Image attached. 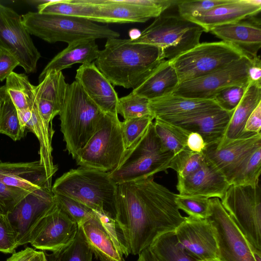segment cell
I'll return each mask as SVG.
<instances>
[{"label": "cell", "mask_w": 261, "mask_h": 261, "mask_svg": "<svg viewBox=\"0 0 261 261\" xmlns=\"http://www.w3.org/2000/svg\"><path fill=\"white\" fill-rule=\"evenodd\" d=\"M138 255L137 261H158L149 247L142 251Z\"/></svg>", "instance_id": "54"}, {"label": "cell", "mask_w": 261, "mask_h": 261, "mask_svg": "<svg viewBox=\"0 0 261 261\" xmlns=\"http://www.w3.org/2000/svg\"><path fill=\"white\" fill-rule=\"evenodd\" d=\"M149 100L131 92L128 95L119 98L117 113L124 120L152 116L149 108Z\"/></svg>", "instance_id": "39"}, {"label": "cell", "mask_w": 261, "mask_h": 261, "mask_svg": "<svg viewBox=\"0 0 261 261\" xmlns=\"http://www.w3.org/2000/svg\"><path fill=\"white\" fill-rule=\"evenodd\" d=\"M0 134L8 136L14 141L20 140L24 136L17 110L6 90L0 113Z\"/></svg>", "instance_id": "37"}, {"label": "cell", "mask_w": 261, "mask_h": 261, "mask_svg": "<svg viewBox=\"0 0 261 261\" xmlns=\"http://www.w3.org/2000/svg\"><path fill=\"white\" fill-rule=\"evenodd\" d=\"M51 191L115 219L117 185L109 172L80 166L56 179Z\"/></svg>", "instance_id": "3"}, {"label": "cell", "mask_w": 261, "mask_h": 261, "mask_svg": "<svg viewBox=\"0 0 261 261\" xmlns=\"http://www.w3.org/2000/svg\"><path fill=\"white\" fill-rule=\"evenodd\" d=\"M149 248L158 261H197L184 250L174 231L160 235Z\"/></svg>", "instance_id": "33"}, {"label": "cell", "mask_w": 261, "mask_h": 261, "mask_svg": "<svg viewBox=\"0 0 261 261\" xmlns=\"http://www.w3.org/2000/svg\"><path fill=\"white\" fill-rule=\"evenodd\" d=\"M205 160V157L202 152H194L186 147L173 156L169 168L177 172V178H182L196 171Z\"/></svg>", "instance_id": "38"}, {"label": "cell", "mask_w": 261, "mask_h": 261, "mask_svg": "<svg viewBox=\"0 0 261 261\" xmlns=\"http://www.w3.org/2000/svg\"><path fill=\"white\" fill-rule=\"evenodd\" d=\"M35 249L27 247L18 252H14L6 261H30L35 254Z\"/></svg>", "instance_id": "53"}, {"label": "cell", "mask_w": 261, "mask_h": 261, "mask_svg": "<svg viewBox=\"0 0 261 261\" xmlns=\"http://www.w3.org/2000/svg\"><path fill=\"white\" fill-rule=\"evenodd\" d=\"M244 55L240 50L222 41L204 42L199 43L171 62L181 83L215 72Z\"/></svg>", "instance_id": "9"}, {"label": "cell", "mask_w": 261, "mask_h": 261, "mask_svg": "<svg viewBox=\"0 0 261 261\" xmlns=\"http://www.w3.org/2000/svg\"><path fill=\"white\" fill-rule=\"evenodd\" d=\"M230 185L225 177L205 158L196 171L185 178H177L176 189L180 195L221 199Z\"/></svg>", "instance_id": "19"}, {"label": "cell", "mask_w": 261, "mask_h": 261, "mask_svg": "<svg viewBox=\"0 0 261 261\" xmlns=\"http://www.w3.org/2000/svg\"><path fill=\"white\" fill-rule=\"evenodd\" d=\"M261 10L260 1L230 0L201 15L188 20L200 26L205 32L214 28L256 16Z\"/></svg>", "instance_id": "25"}, {"label": "cell", "mask_w": 261, "mask_h": 261, "mask_svg": "<svg viewBox=\"0 0 261 261\" xmlns=\"http://www.w3.org/2000/svg\"><path fill=\"white\" fill-rule=\"evenodd\" d=\"M206 219L210 222L217 242L218 258L221 261H256L261 254L249 243L218 198L209 199Z\"/></svg>", "instance_id": "11"}, {"label": "cell", "mask_w": 261, "mask_h": 261, "mask_svg": "<svg viewBox=\"0 0 261 261\" xmlns=\"http://www.w3.org/2000/svg\"><path fill=\"white\" fill-rule=\"evenodd\" d=\"M248 85H234L225 87L216 94L214 100L221 109L233 112L242 99Z\"/></svg>", "instance_id": "44"}, {"label": "cell", "mask_w": 261, "mask_h": 261, "mask_svg": "<svg viewBox=\"0 0 261 261\" xmlns=\"http://www.w3.org/2000/svg\"><path fill=\"white\" fill-rule=\"evenodd\" d=\"M176 196L153 176L117 185L115 220L129 254L138 255L185 220Z\"/></svg>", "instance_id": "1"}, {"label": "cell", "mask_w": 261, "mask_h": 261, "mask_svg": "<svg viewBox=\"0 0 261 261\" xmlns=\"http://www.w3.org/2000/svg\"><path fill=\"white\" fill-rule=\"evenodd\" d=\"M118 114L105 113L96 130L79 151L80 166L110 172L119 165L126 149Z\"/></svg>", "instance_id": "8"}, {"label": "cell", "mask_w": 261, "mask_h": 261, "mask_svg": "<svg viewBox=\"0 0 261 261\" xmlns=\"http://www.w3.org/2000/svg\"><path fill=\"white\" fill-rule=\"evenodd\" d=\"M38 12L43 14L75 17L89 20L90 7L80 0H49L37 7Z\"/></svg>", "instance_id": "36"}, {"label": "cell", "mask_w": 261, "mask_h": 261, "mask_svg": "<svg viewBox=\"0 0 261 261\" xmlns=\"http://www.w3.org/2000/svg\"><path fill=\"white\" fill-rule=\"evenodd\" d=\"M261 102L255 108L249 116L245 126L246 132L253 135L260 133Z\"/></svg>", "instance_id": "50"}, {"label": "cell", "mask_w": 261, "mask_h": 261, "mask_svg": "<svg viewBox=\"0 0 261 261\" xmlns=\"http://www.w3.org/2000/svg\"><path fill=\"white\" fill-rule=\"evenodd\" d=\"M17 111L22 131L25 133L27 129L38 139L39 161L53 176L58 170V166L54 164L52 155L51 141L54 134L53 127L47 126L44 122L38 111L36 100L30 109Z\"/></svg>", "instance_id": "27"}, {"label": "cell", "mask_w": 261, "mask_h": 261, "mask_svg": "<svg viewBox=\"0 0 261 261\" xmlns=\"http://www.w3.org/2000/svg\"><path fill=\"white\" fill-rule=\"evenodd\" d=\"M78 228L77 223L56 203L35 226L29 243L36 249L57 252L73 241Z\"/></svg>", "instance_id": "15"}, {"label": "cell", "mask_w": 261, "mask_h": 261, "mask_svg": "<svg viewBox=\"0 0 261 261\" xmlns=\"http://www.w3.org/2000/svg\"><path fill=\"white\" fill-rule=\"evenodd\" d=\"M46 257V261H60L57 252H51V253H47L45 252Z\"/></svg>", "instance_id": "56"}, {"label": "cell", "mask_w": 261, "mask_h": 261, "mask_svg": "<svg viewBox=\"0 0 261 261\" xmlns=\"http://www.w3.org/2000/svg\"><path fill=\"white\" fill-rule=\"evenodd\" d=\"M104 114L77 82L68 84L59 115L66 149L73 159L98 128Z\"/></svg>", "instance_id": "4"}, {"label": "cell", "mask_w": 261, "mask_h": 261, "mask_svg": "<svg viewBox=\"0 0 261 261\" xmlns=\"http://www.w3.org/2000/svg\"><path fill=\"white\" fill-rule=\"evenodd\" d=\"M233 112L217 108L163 121L190 133L199 134L202 137L206 146L218 143L222 139Z\"/></svg>", "instance_id": "21"}, {"label": "cell", "mask_w": 261, "mask_h": 261, "mask_svg": "<svg viewBox=\"0 0 261 261\" xmlns=\"http://www.w3.org/2000/svg\"><path fill=\"white\" fill-rule=\"evenodd\" d=\"M49 0H31L26 1L30 5H32L37 7L40 5L48 3Z\"/></svg>", "instance_id": "57"}, {"label": "cell", "mask_w": 261, "mask_h": 261, "mask_svg": "<svg viewBox=\"0 0 261 261\" xmlns=\"http://www.w3.org/2000/svg\"><path fill=\"white\" fill-rule=\"evenodd\" d=\"M252 59L244 55L215 72L180 83L173 94L191 98L214 99L216 94L225 87L248 84L247 70Z\"/></svg>", "instance_id": "13"}, {"label": "cell", "mask_w": 261, "mask_h": 261, "mask_svg": "<svg viewBox=\"0 0 261 261\" xmlns=\"http://www.w3.org/2000/svg\"><path fill=\"white\" fill-rule=\"evenodd\" d=\"M6 91L17 110L30 109L36 97L34 85L28 76L22 73L12 72L6 79Z\"/></svg>", "instance_id": "31"}, {"label": "cell", "mask_w": 261, "mask_h": 261, "mask_svg": "<svg viewBox=\"0 0 261 261\" xmlns=\"http://www.w3.org/2000/svg\"><path fill=\"white\" fill-rule=\"evenodd\" d=\"M38 111L46 124L52 127V121L55 116L59 114L60 108L53 103L42 99H36Z\"/></svg>", "instance_id": "48"}, {"label": "cell", "mask_w": 261, "mask_h": 261, "mask_svg": "<svg viewBox=\"0 0 261 261\" xmlns=\"http://www.w3.org/2000/svg\"><path fill=\"white\" fill-rule=\"evenodd\" d=\"M260 171L261 146H259L240 164L230 181V185L254 186L259 183Z\"/></svg>", "instance_id": "35"}, {"label": "cell", "mask_w": 261, "mask_h": 261, "mask_svg": "<svg viewBox=\"0 0 261 261\" xmlns=\"http://www.w3.org/2000/svg\"><path fill=\"white\" fill-rule=\"evenodd\" d=\"M21 18L30 35L49 43L64 42L69 44L80 40L108 39L120 36L108 25L75 17L29 12Z\"/></svg>", "instance_id": "5"}, {"label": "cell", "mask_w": 261, "mask_h": 261, "mask_svg": "<svg viewBox=\"0 0 261 261\" xmlns=\"http://www.w3.org/2000/svg\"><path fill=\"white\" fill-rule=\"evenodd\" d=\"M153 124L164 151H170L175 155L187 147L190 132L159 119H155Z\"/></svg>", "instance_id": "34"}, {"label": "cell", "mask_w": 261, "mask_h": 261, "mask_svg": "<svg viewBox=\"0 0 261 261\" xmlns=\"http://www.w3.org/2000/svg\"><path fill=\"white\" fill-rule=\"evenodd\" d=\"M57 252L60 261H92L93 252L81 226L73 241Z\"/></svg>", "instance_id": "40"}, {"label": "cell", "mask_w": 261, "mask_h": 261, "mask_svg": "<svg viewBox=\"0 0 261 261\" xmlns=\"http://www.w3.org/2000/svg\"><path fill=\"white\" fill-rule=\"evenodd\" d=\"M149 108L154 119L167 120L220 108L214 99H200L171 94L149 100Z\"/></svg>", "instance_id": "26"}, {"label": "cell", "mask_w": 261, "mask_h": 261, "mask_svg": "<svg viewBox=\"0 0 261 261\" xmlns=\"http://www.w3.org/2000/svg\"><path fill=\"white\" fill-rule=\"evenodd\" d=\"M30 192L8 186L0 181V213L7 216Z\"/></svg>", "instance_id": "46"}, {"label": "cell", "mask_w": 261, "mask_h": 261, "mask_svg": "<svg viewBox=\"0 0 261 261\" xmlns=\"http://www.w3.org/2000/svg\"><path fill=\"white\" fill-rule=\"evenodd\" d=\"M221 204L250 245L261 252V190L259 182L230 185Z\"/></svg>", "instance_id": "10"}, {"label": "cell", "mask_w": 261, "mask_h": 261, "mask_svg": "<svg viewBox=\"0 0 261 261\" xmlns=\"http://www.w3.org/2000/svg\"><path fill=\"white\" fill-rule=\"evenodd\" d=\"M179 83L171 61L164 60L132 92L151 100L173 94Z\"/></svg>", "instance_id": "29"}, {"label": "cell", "mask_w": 261, "mask_h": 261, "mask_svg": "<svg viewBox=\"0 0 261 261\" xmlns=\"http://www.w3.org/2000/svg\"><path fill=\"white\" fill-rule=\"evenodd\" d=\"M68 84L62 71H49L37 86H34L35 97L50 101L61 109Z\"/></svg>", "instance_id": "32"}, {"label": "cell", "mask_w": 261, "mask_h": 261, "mask_svg": "<svg viewBox=\"0 0 261 261\" xmlns=\"http://www.w3.org/2000/svg\"><path fill=\"white\" fill-rule=\"evenodd\" d=\"M17 247L14 232L7 216L0 213V252L13 254Z\"/></svg>", "instance_id": "47"}, {"label": "cell", "mask_w": 261, "mask_h": 261, "mask_svg": "<svg viewBox=\"0 0 261 261\" xmlns=\"http://www.w3.org/2000/svg\"><path fill=\"white\" fill-rule=\"evenodd\" d=\"M187 147L192 151L202 152L205 147V144L200 135L191 132L188 137Z\"/></svg>", "instance_id": "52"}, {"label": "cell", "mask_w": 261, "mask_h": 261, "mask_svg": "<svg viewBox=\"0 0 261 261\" xmlns=\"http://www.w3.org/2000/svg\"><path fill=\"white\" fill-rule=\"evenodd\" d=\"M164 60L156 46L117 38L107 39L94 63L113 86L133 90Z\"/></svg>", "instance_id": "2"}, {"label": "cell", "mask_w": 261, "mask_h": 261, "mask_svg": "<svg viewBox=\"0 0 261 261\" xmlns=\"http://www.w3.org/2000/svg\"><path fill=\"white\" fill-rule=\"evenodd\" d=\"M153 119L152 116H146L121 121L122 135L126 150L143 134Z\"/></svg>", "instance_id": "42"}, {"label": "cell", "mask_w": 261, "mask_h": 261, "mask_svg": "<svg viewBox=\"0 0 261 261\" xmlns=\"http://www.w3.org/2000/svg\"><path fill=\"white\" fill-rule=\"evenodd\" d=\"M80 226L93 254L100 261H125L124 255L129 254L114 218L94 211L93 216Z\"/></svg>", "instance_id": "14"}, {"label": "cell", "mask_w": 261, "mask_h": 261, "mask_svg": "<svg viewBox=\"0 0 261 261\" xmlns=\"http://www.w3.org/2000/svg\"><path fill=\"white\" fill-rule=\"evenodd\" d=\"M230 0L179 1L177 4L179 15L189 19L205 13Z\"/></svg>", "instance_id": "45"}, {"label": "cell", "mask_w": 261, "mask_h": 261, "mask_svg": "<svg viewBox=\"0 0 261 261\" xmlns=\"http://www.w3.org/2000/svg\"><path fill=\"white\" fill-rule=\"evenodd\" d=\"M56 204L51 190L38 189L30 192L15 205L7 217L17 247L29 243L35 226Z\"/></svg>", "instance_id": "16"}, {"label": "cell", "mask_w": 261, "mask_h": 261, "mask_svg": "<svg viewBox=\"0 0 261 261\" xmlns=\"http://www.w3.org/2000/svg\"><path fill=\"white\" fill-rule=\"evenodd\" d=\"M0 47L11 54L27 73L36 72L41 54L24 28L21 16L1 3Z\"/></svg>", "instance_id": "12"}, {"label": "cell", "mask_w": 261, "mask_h": 261, "mask_svg": "<svg viewBox=\"0 0 261 261\" xmlns=\"http://www.w3.org/2000/svg\"><path fill=\"white\" fill-rule=\"evenodd\" d=\"M203 32L200 26L180 15L162 13L129 40L156 46L161 49L164 59L171 61L200 43Z\"/></svg>", "instance_id": "7"}, {"label": "cell", "mask_w": 261, "mask_h": 261, "mask_svg": "<svg viewBox=\"0 0 261 261\" xmlns=\"http://www.w3.org/2000/svg\"><path fill=\"white\" fill-rule=\"evenodd\" d=\"M30 261H46L45 252L44 251H37Z\"/></svg>", "instance_id": "55"}, {"label": "cell", "mask_w": 261, "mask_h": 261, "mask_svg": "<svg viewBox=\"0 0 261 261\" xmlns=\"http://www.w3.org/2000/svg\"><path fill=\"white\" fill-rule=\"evenodd\" d=\"M174 232L184 250L197 261L218 258L217 242L206 219L185 217Z\"/></svg>", "instance_id": "17"}, {"label": "cell", "mask_w": 261, "mask_h": 261, "mask_svg": "<svg viewBox=\"0 0 261 261\" xmlns=\"http://www.w3.org/2000/svg\"><path fill=\"white\" fill-rule=\"evenodd\" d=\"M91 6L90 20L104 23L145 22L164 11L135 5L132 0H81Z\"/></svg>", "instance_id": "18"}, {"label": "cell", "mask_w": 261, "mask_h": 261, "mask_svg": "<svg viewBox=\"0 0 261 261\" xmlns=\"http://www.w3.org/2000/svg\"><path fill=\"white\" fill-rule=\"evenodd\" d=\"M52 176L39 161L10 163L0 160V181L29 192L38 189L51 190Z\"/></svg>", "instance_id": "22"}, {"label": "cell", "mask_w": 261, "mask_h": 261, "mask_svg": "<svg viewBox=\"0 0 261 261\" xmlns=\"http://www.w3.org/2000/svg\"><path fill=\"white\" fill-rule=\"evenodd\" d=\"M19 66L18 60L9 51L0 47V82H3Z\"/></svg>", "instance_id": "49"}, {"label": "cell", "mask_w": 261, "mask_h": 261, "mask_svg": "<svg viewBox=\"0 0 261 261\" xmlns=\"http://www.w3.org/2000/svg\"><path fill=\"white\" fill-rule=\"evenodd\" d=\"M174 154L162 149L153 122L128 148L119 165L109 172L116 185L146 178L161 171L167 172Z\"/></svg>", "instance_id": "6"}, {"label": "cell", "mask_w": 261, "mask_h": 261, "mask_svg": "<svg viewBox=\"0 0 261 261\" xmlns=\"http://www.w3.org/2000/svg\"><path fill=\"white\" fill-rule=\"evenodd\" d=\"M75 79L89 98L103 113L117 114V93L94 62L82 64L76 70Z\"/></svg>", "instance_id": "20"}, {"label": "cell", "mask_w": 261, "mask_h": 261, "mask_svg": "<svg viewBox=\"0 0 261 261\" xmlns=\"http://www.w3.org/2000/svg\"><path fill=\"white\" fill-rule=\"evenodd\" d=\"M95 41L92 39H84L68 44L46 65L39 76V82L49 71H62L75 63L84 64L95 61L100 50Z\"/></svg>", "instance_id": "30"}, {"label": "cell", "mask_w": 261, "mask_h": 261, "mask_svg": "<svg viewBox=\"0 0 261 261\" xmlns=\"http://www.w3.org/2000/svg\"><path fill=\"white\" fill-rule=\"evenodd\" d=\"M5 92V86L0 87V113L3 101L4 94Z\"/></svg>", "instance_id": "58"}, {"label": "cell", "mask_w": 261, "mask_h": 261, "mask_svg": "<svg viewBox=\"0 0 261 261\" xmlns=\"http://www.w3.org/2000/svg\"><path fill=\"white\" fill-rule=\"evenodd\" d=\"M210 32L240 50L251 58L257 56L261 47L259 20L255 16L213 28Z\"/></svg>", "instance_id": "24"}, {"label": "cell", "mask_w": 261, "mask_h": 261, "mask_svg": "<svg viewBox=\"0 0 261 261\" xmlns=\"http://www.w3.org/2000/svg\"><path fill=\"white\" fill-rule=\"evenodd\" d=\"M54 194L57 204L77 223L78 226L93 216L94 211L86 205L68 197Z\"/></svg>", "instance_id": "41"}, {"label": "cell", "mask_w": 261, "mask_h": 261, "mask_svg": "<svg viewBox=\"0 0 261 261\" xmlns=\"http://www.w3.org/2000/svg\"><path fill=\"white\" fill-rule=\"evenodd\" d=\"M260 102L261 84L249 82L242 99L232 113L222 139L217 143V147L224 146L235 140L257 135L246 132L244 128L249 116Z\"/></svg>", "instance_id": "28"}, {"label": "cell", "mask_w": 261, "mask_h": 261, "mask_svg": "<svg viewBox=\"0 0 261 261\" xmlns=\"http://www.w3.org/2000/svg\"><path fill=\"white\" fill-rule=\"evenodd\" d=\"M261 146V134L247 139H238L217 147V143L205 146L202 152L229 183L234 173L246 157Z\"/></svg>", "instance_id": "23"}, {"label": "cell", "mask_w": 261, "mask_h": 261, "mask_svg": "<svg viewBox=\"0 0 261 261\" xmlns=\"http://www.w3.org/2000/svg\"><path fill=\"white\" fill-rule=\"evenodd\" d=\"M197 261H221V260H220L218 258H215V259L207 260H197Z\"/></svg>", "instance_id": "59"}, {"label": "cell", "mask_w": 261, "mask_h": 261, "mask_svg": "<svg viewBox=\"0 0 261 261\" xmlns=\"http://www.w3.org/2000/svg\"><path fill=\"white\" fill-rule=\"evenodd\" d=\"M249 82L261 84V64L259 56L252 59V63L247 70Z\"/></svg>", "instance_id": "51"}, {"label": "cell", "mask_w": 261, "mask_h": 261, "mask_svg": "<svg viewBox=\"0 0 261 261\" xmlns=\"http://www.w3.org/2000/svg\"><path fill=\"white\" fill-rule=\"evenodd\" d=\"M210 198L176 194L175 203L179 210L189 216L198 219H206L210 206Z\"/></svg>", "instance_id": "43"}]
</instances>
